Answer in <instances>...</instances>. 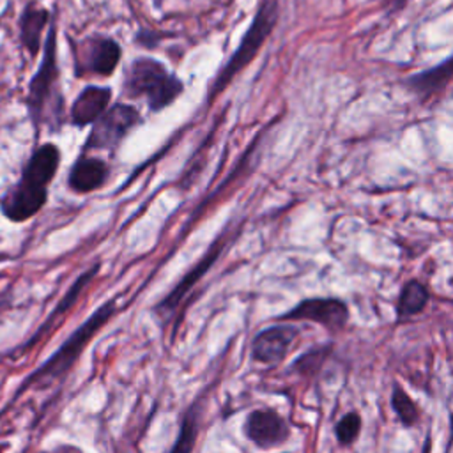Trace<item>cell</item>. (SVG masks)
Returning a JSON list of instances; mask_svg holds the SVG:
<instances>
[{"instance_id":"ffe728a7","label":"cell","mask_w":453,"mask_h":453,"mask_svg":"<svg viewBox=\"0 0 453 453\" xmlns=\"http://www.w3.org/2000/svg\"><path fill=\"white\" fill-rule=\"evenodd\" d=\"M391 405L395 414L398 416L400 423L405 426H412L418 423L419 419V411L418 405L411 400V396L398 386H393V393H391Z\"/></svg>"},{"instance_id":"d6986e66","label":"cell","mask_w":453,"mask_h":453,"mask_svg":"<svg viewBox=\"0 0 453 453\" xmlns=\"http://www.w3.org/2000/svg\"><path fill=\"white\" fill-rule=\"evenodd\" d=\"M196 434H198V412H196V407L193 405L182 416L180 428L170 453H191L196 442Z\"/></svg>"},{"instance_id":"5b68a950","label":"cell","mask_w":453,"mask_h":453,"mask_svg":"<svg viewBox=\"0 0 453 453\" xmlns=\"http://www.w3.org/2000/svg\"><path fill=\"white\" fill-rule=\"evenodd\" d=\"M58 80V65H57V25L55 19H50V32L42 44V58L28 83L27 106L30 119L35 127L41 126L48 99L55 92V85Z\"/></svg>"},{"instance_id":"7402d4cb","label":"cell","mask_w":453,"mask_h":453,"mask_svg":"<svg viewBox=\"0 0 453 453\" xmlns=\"http://www.w3.org/2000/svg\"><path fill=\"white\" fill-rule=\"evenodd\" d=\"M7 306H9V296H7V292H4V294H0V311L5 310Z\"/></svg>"},{"instance_id":"9a60e30c","label":"cell","mask_w":453,"mask_h":453,"mask_svg":"<svg viewBox=\"0 0 453 453\" xmlns=\"http://www.w3.org/2000/svg\"><path fill=\"white\" fill-rule=\"evenodd\" d=\"M453 76V58L448 57L444 62L425 69L421 73L411 74L405 78V85L414 92L421 101L437 97L446 90Z\"/></svg>"},{"instance_id":"7c38bea8","label":"cell","mask_w":453,"mask_h":453,"mask_svg":"<svg viewBox=\"0 0 453 453\" xmlns=\"http://www.w3.org/2000/svg\"><path fill=\"white\" fill-rule=\"evenodd\" d=\"M111 88L99 85H87L80 90L71 106V122L78 127L94 124L110 106Z\"/></svg>"},{"instance_id":"2e32d148","label":"cell","mask_w":453,"mask_h":453,"mask_svg":"<svg viewBox=\"0 0 453 453\" xmlns=\"http://www.w3.org/2000/svg\"><path fill=\"white\" fill-rule=\"evenodd\" d=\"M99 267H101V264H94L90 269H87L85 273H81V274L74 280V283L67 288V292H65L64 297L58 301V304L53 308V311L48 315V319L41 324V327L34 333V336L23 345V350H27V349L34 347L37 342H41V340L51 331V327L60 320V317H62L67 310H71V306L76 303V299L80 297V294L83 292V288H85V287L92 281V278L97 274Z\"/></svg>"},{"instance_id":"cb8c5ba5","label":"cell","mask_w":453,"mask_h":453,"mask_svg":"<svg viewBox=\"0 0 453 453\" xmlns=\"http://www.w3.org/2000/svg\"><path fill=\"white\" fill-rule=\"evenodd\" d=\"M154 4H156V7H161V4H163V0H152Z\"/></svg>"},{"instance_id":"3957f363","label":"cell","mask_w":453,"mask_h":453,"mask_svg":"<svg viewBox=\"0 0 453 453\" xmlns=\"http://www.w3.org/2000/svg\"><path fill=\"white\" fill-rule=\"evenodd\" d=\"M115 313V301H106L103 306H99L55 352L51 357H48L34 373H30L25 382L19 386L16 396L23 391H27L32 386L50 384L60 377H64L71 366L80 357L81 350L87 347L90 338L108 322V319Z\"/></svg>"},{"instance_id":"44dd1931","label":"cell","mask_w":453,"mask_h":453,"mask_svg":"<svg viewBox=\"0 0 453 453\" xmlns=\"http://www.w3.org/2000/svg\"><path fill=\"white\" fill-rule=\"evenodd\" d=\"M359 432H361V416H359L356 411L347 412V414L342 416L340 421L334 425V435H336V441H338L342 446L352 444V442L357 439Z\"/></svg>"},{"instance_id":"5bb4252c","label":"cell","mask_w":453,"mask_h":453,"mask_svg":"<svg viewBox=\"0 0 453 453\" xmlns=\"http://www.w3.org/2000/svg\"><path fill=\"white\" fill-rule=\"evenodd\" d=\"M110 168L104 159L81 154L71 166L67 173V186L74 193H90L99 189L108 179Z\"/></svg>"},{"instance_id":"8992f818","label":"cell","mask_w":453,"mask_h":453,"mask_svg":"<svg viewBox=\"0 0 453 453\" xmlns=\"http://www.w3.org/2000/svg\"><path fill=\"white\" fill-rule=\"evenodd\" d=\"M76 55V76L96 74L110 76L117 69L122 58L120 44L106 35H92L83 41L81 50H74Z\"/></svg>"},{"instance_id":"ac0fdd59","label":"cell","mask_w":453,"mask_h":453,"mask_svg":"<svg viewBox=\"0 0 453 453\" xmlns=\"http://www.w3.org/2000/svg\"><path fill=\"white\" fill-rule=\"evenodd\" d=\"M426 303H428V288L418 280H409L400 290V297L396 303V315L398 319H407L411 315H416L426 306Z\"/></svg>"},{"instance_id":"9c48e42d","label":"cell","mask_w":453,"mask_h":453,"mask_svg":"<svg viewBox=\"0 0 453 453\" xmlns=\"http://www.w3.org/2000/svg\"><path fill=\"white\" fill-rule=\"evenodd\" d=\"M46 200H48L46 188H39V186H34V184L19 179L4 195V198L0 202V209L7 219H11L14 223H21V221H27L32 216H35L42 209Z\"/></svg>"},{"instance_id":"7a4b0ae2","label":"cell","mask_w":453,"mask_h":453,"mask_svg":"<svg viewBox=\"0 0 453 453\" xmlns=\"http://www.w3.org/2000/svg\"><path fill=\"white\" fill-rule=\"evenodd\" d=\"M280 16V4L278 0H262L258 5L250 27L241 37V42L234 50V53L226 58L223 67L218 71L216 78L212 80L209 90H207V103H212L235 78L237 73H241L260 51L264 42L273 34Z\"/></svg>"},{"instance_id":"ba28073f","label":"cell","mask_w":453,"mask_h":453,"mask_svg":"<svg viewBox=\"0 0 453 453\" xmlns=\"http://www.w3.org/2000/svg\"><path fill=\"white\" fill-rule=\"evenodd\" d=\"M278 320H311L331 331L342 329L349 320V308L336 297H311L296 304Z\"/></svg>"},{"instance_id":"e0dca14e","label":"cell","mask_w":453,"mask_h":453,"mask_svg":"<svg viewBox=\"0 0 453 453\" xmlns=\"http://www.w3.org/2000/svg\"><path fill=\"white\" fill-rule=\"evenodd\" d=\"M50 23V12L42 7L28 4L19 16V39L23 48L35 57L41 50V35Z\"/></svg>"},{"instance_id":"603a6c76","label":"cell","mask_w":453,"mask_h":453,"mask_svg":"<svg viewBox=\"0 0 453 453\" xmlns=\"http://www.w3.org/2000/svg\"><path fill=\"white\" fill-rule=\"evenodd\" d=\"M403 2H405V0H393V5H395L396 9H400V7L403 5Z\"/></svg>"},{"instance_id":"30bf717a","label":"cell","mask_w":453,"mask_h":453,"mask_svg":"<svg viewBox=\"0 0 453 453\" xmlns=\"http://www.w3.org/2000/svg\"><path fill=\"white\" fill-rule=\"evenodd\" d=\"M244 434L255 446L267 449L283 444L288 439L290 430L287 421L276 411L258 409L248 414Z\"/></svg>"},{"instance_id":"6da1fadb","label":"cell","mask_w":453,"mask_h":453,"mask_svg":"<svg viewBox=\"0 0 453 453\" xmlns=\"http://www.w3.org/2000/svg\"><path fill=\"white\" fill-rule=\"evenodd\" d=\"M184 92L182 80L152 57L133 58L122 78V94L143 99L150 111H161Z\"/></svg>"},{"instance_id":"277c9868","label":"cell","mask_w":453,"mask_h":453,"mask_svg":"<svg viewBox=\"0 0 453 453\" xmlns=\"http://www.w3.org/2000/svg\"><path fill=\"white\" fill-rule=\"evenodd\" d=\"M142 124V113L136 106L115 103L108 106L103 115L92 124L88 138L83 143L85 150H108L113 152L122 140Z\"/></svg>"},{"instance_id":"8fae6325","label":"cell","mask_w":453,"mask_h":453,"mask_svg":"<svg viewBox=\"0 0 453 453\" xmlns=\"http://www.w3.org/2000/svg\"><path fill=\"white\" fill-rule=\"evenodd\" d=\"M297 336V329L288 324L271 326L260 331L251 343V354L258 363L276 365L288 352L294 338Z\"/></svg>"},{"instance_id":"52a82bcc","label":"cell","mask_w":453,"mask_h":453,"mask_svg":"<svg viewBox=\"0 0 453 453\" xmlns=\"http://www.w3.org/2000/svg\"><path fill=\"white\" fill-rule=\"evenodd\" d=\"M226 235H228V228L223 230V232L214 239V242L207 248V251L203 253V257L182 276V280L165 296V299H161V301L156 304L154 311H156L159 317L168 319V317L175 311V308L182 303L184 296L193 288V285L198 283V280L214 265V262L219 258V255H221V251H223V248H225Z\"/></svg>"},{"instance_id":"4fadbf2b","label":"cell","mask_w":453,"mask_h":453,"mask_svg":"<svg viewBox=\"0 0 453 453\" xmlns=\"http://www.w3.org/2000/svg\"><path fill=\"white\" fill-rule=\"evenodd\" d=\"M60 165V150L55 143H42L39 145L25 163L21 170V180L30 182L39 188H46L51 184L53 177L57 175Z\"/></svg>"}]
</instances>
